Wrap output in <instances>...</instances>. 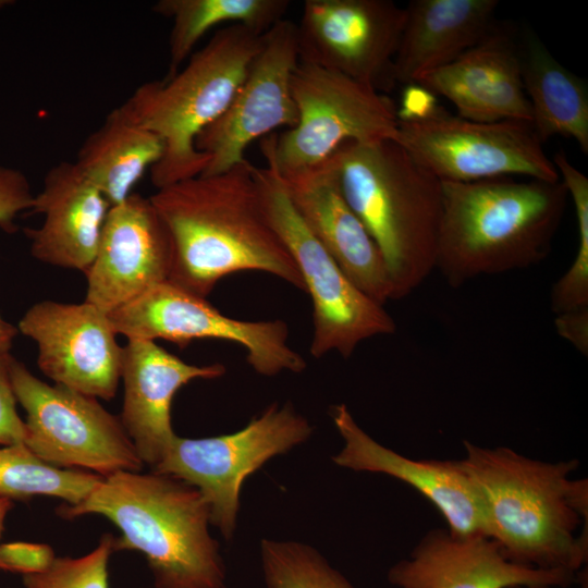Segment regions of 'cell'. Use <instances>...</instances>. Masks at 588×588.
<instances>
[{"instance_id":"cell-1","label":"cell","mask_w":588,"mask_h":588,"mask_svg":"<svg viewBox=\"0 0 588 588\" xmlns=\"http://www.w3.org/2000/svg\"><path fill=\"white\" fill-rule=\"evenodd\" d=\"M150 200L173 241L170 282L201 297L238 271L272 274L305 291L287 247L262 207L247 159L156 191Z\"/></svg>"},{"instance_id":"cell-2","label":"cell","mask_w":588,"mask_h":588,"mask_svg":"<svg viewBox=\"0 0 588 588\" xmlns=\"http://www.w3.org/2000/svg\"><path fill=\"white\" fill-rule=\"evenodd\" d=\"M461 460L479 501L485 534L510 561L573 574L587 561L588 480L578 461L544 462L464 441Z\"/></svg>"},{"instance_id":"cell-3","label":"cell","mask_w":588,"mask_h":588,"mask_svg":"<svg viewBox=\"0 0 588 588\" xmlns=\"http://www.w3.org/2000/svg\"><path fill=\"white\" fill-rule=\"evenodd\" d=\"M441 182L434 270L450 286L529 268L548 257L568 198L561 180Z\"/></svg>"},{"instance_id":"cell-4","label":"cell","mask_w":588,"mask_h":588,"mask_svg":"<svg viewBox=\"0 0 588 588\" xmlns=\"http://www.w3.org/2000/svg\"><path fill=\"white\" fill-rule=\"evenodd\" d=\"M57 514L109 519L121 531L113 551L143 553L156 588H226L219 543L208 528L209 506L195 487L176 477L117 471L81 502L60 505Z\"/></svg>"},{"instance_id":"cell-5","label":"cell","mask_w":588,"mask_h":588,"mask_svg":"<svg viewBox=\"0 0 588 588\" xmlns=\"http://www.w3.org/2000/svg\"><path fill=\"white\" fill-rule=\"evenodd\" d=\"M342 193L379 247L393 299L434 271L442 182L395 139L346 142L331 156Z\"/></svg>"},{"instance_id":"cell-6","label":"cell","mask_w":588,"mask_h":588,"mask_svg":"<svg viewBox=\"0 0 588 588\" xmlns=\"http://www.w3.org/2000/svg\"><path fill=\"white\" fill-rule=\"evenodd\" d=\"M262 42L264 34L241 24L220 28L176 73L143 83L121 105L163 143L150 169L157 189L206 170L210 158L196 148V138L229 107Z\"/></svg>"},{"instance_id":"cell-7","label":"cell","mask_w":588,"mask_h":588,"mask_svg":"<svg viewBox=\"0 0 588 588\" xmlns=\"http://www.w3.org/2000/svg\"><path fill=\"white\" fill-rule=\"evenodd\" d=\"M266 215L290 254L313 304L309 353L321 358L353 355L365 340L393 334L396 324L383 305L362 292L309 231L293 206L277 169L254 166Z\"/></svg>"},{"instance_id":"cell-8","label":"cell","mask_w":588,"mask_h":588,"mask_svg":"<svg viewBox=\"0 0 588 588\" xmlns=\"http://www.w3.org/2000/svg\"><path fill=\"white\" fill-rule=\"evenodd\" d=\"M291 87L297 124L260 142L267 163L280 174L323 162L346 142L396 138L397 108L387 94L303 61L293 71Z\"/></svg>"},{"instance_id":"cell-9","label":"cell","mask_w":588,"mask_h":588,"mask_svg":"<svg viewBox=\"0 0 588 588\" xmlns=\"http://www.w3.org/2000/svg\"><path fill=\"white\" fill-rule=\"evenodd\" d=\"M11 380L26 413L24 444L42 462L102 477L140 471L144 463L120 417L94 396L49 384L13 357Z\"/></svg>"},{"instance_id":"cell-10","label":"cell","mask_w":588,"mask_h":588,"mask_svg":"<svg viewBox=\"0 0 588 588\" xmlns=\"http://www.w3.org/2000/svg\"><path fill=\"white\" fill-rule=\"evenodd\" d=\"M395 140L440 181L507 176L560 181L543 143L525 121L478 122L438 106L426 117L399 120Z\"/></svg>"},{"instance_id":"cell-11","label":"cell","mask_w":588,"mask_h":588,"mask_svg":"<svg viewBox=\"0 0 588 588\" xmlns=\"http://www.w3.org/2000/svg\"><path fill=\"white\" fill-rule=\"evenodd\" d=\"M311 433V425L292 404L273 403L236 432L198 439L175 436L151 471L195 487L209 506L210 524L230 540L245 479Z\"/></svg>"},{"instance_id":"cell-12","label":"cell","mask_w":588,"mask_h":588,"mask_svg":"<svg viewBox=\"0 0 588 588\" xmlns=\"http://www.w3.org/2000/svg\"><path fill=\"white\" fill-rule=\"evenodd\" d=\"M108 315L117 334L127 340H166L181 347L194 340H223L242 346L248 365L261 376L299 373L306 368L305 358L290 345L285 321L225 316L207 298L170 281L148 289Z\"/></svg>"},{"instance_id":"cell-13","label":"cell","mask_w":588,"mask_h":588,"mask_svg":"<svg viewBox=\"0 0 588 588\" xmlns=\"http://www.w3.org/2000/svg\"><path fill=\"white\" fill-rule=\"evenodd\" d=\"M405 8L391 0H306L297 26L299 61L313 63L387 94Z\"/></svg>"},{"instance_id":"cell-14","label":"cell","mask_w":588,"mask_h":588,"mask_svg":"<svg viewBox=\"0 0 588 588\" xmlns=\"http://www.w3.org/2000/svg\"><path fill=\"white\" fill-rule=\"evenodd\" d=\"M298 61L297 26L283 19L264 34L262 46L229 107L197 136L196 148L210 158L200 175L230 170L246 160L250 143L278 127L297 124L291 79Z\"/></svg>"},{"instance_id":"cell-15","label":"cell","mask_w":588,"mask_h":588,"mask_svg":"<svg viewBox=\"0 0 588 588\" xmlns=\"http://www.w3.org/2000/svg\"><path fill=\"white\" fill-rule=\"evenodd\" d=\"M37 346V366L56 384L110 401L121 381L123 347L108 313L84 301L45 299L17 323Z\"/></svg>"},{"instance_id":"cell-16","label":"cell","mask_w":588,"mask_h":588,"mask_svg":"<svg viewBox=\"0 0 588 588\" xmlns=\"http://www.w3.org/2000/svg\"><path fill=\"white\" fill-rule=\"evenodd\" d=\"M171 234L150 197L132 193L111 206L94 260L86 271L84 301L111 313L169 280Z\"/></svg>"},{"instance_id":"cell-17","label":"cell","mask_w":588,"mask_h":588,"mask_svg":"<svg viewBox=\"0 0 588 588\" xmlns=\"http://www.w3.org/2000/svg\"><path fill=\"white\" fill-rule=\"evenodd\" d=\"M395 588H565L575 574L514 563L483 535L431 529L388 573Z\"/></svg>"},{"instance_id":"cell-18","label":"cell","mask_w":588,"mask_h":588,"mask_svg":"<svg viewBox=\"0 0 588 588\" xmlns=\"http://www.w3.org/2000/svg\"><path fill=\"white\" fill-rule=\"evenodd\" d=\"M280 175L296 211L347 278L380 305L393 299L384 258L347 204L331 157Z\"/></svg>"},{"instance_id":"cell-19","label":"cell","mask_w":588,"mask_h":588,"mask_svg":"<svg viewBox=\"0 0 588 588\" xmlns=\"http://www.w3.org/2000/svg\"><path fill=\"white\" fill-rule=\"evenodd\" d=\"M330 416L343 439L342 449L333 456L338 466L399 479L437 507L452 534L486 536L480 504L461 460L403 456L362 429L345 404L332 406Z\"/></svg>"},{"instance_id":"cell-20","label":"cell","mask_w":588,"mask_h":588,"mask_svg":"<svg viewBox=\"0 0 588 588\" xmlns=\"http://www.w3.org/2000/svg\"><path fill=\"white\" fill-rule=\"evenodd\" d=\"M224 365H193L156 341L131 339L123 346L121 422L144 464L154 468L175 438L172 402L195 379H217Z\"/></svg>"},{"instance_id":"cell-21","label":"cell","mask_w":588,"mask_h":588,"mask_svg":"<svg viewBox=\"0 0 588 588\" xmlns=\"http://www.w3.org/2000/svg\"><path fill=\"white\" fill-rule=\"evenodd\" d=\"M416 84L446 98L461 118L531 123L520 53L509 32L497 25L477 45L451 63L422 75Z\"/></svg>"},{"instance_id":"cell-22","label":"cell","mask_w":588,"mask_h":588,"mask_svg":"<svg viewBox=\"0 0 588 588\" xmlns=\"http://www.w3.org/2000/svg\"><path fill=\"white\" fill-rule=\"evenodd\" d=\"M110 204L74 161L51 167L30 213L40 226L25 229L32 256L50 266L86 273L96 255Z\"/></svg>"},{"instance_id":"cell-23","label":"cell","mask_w":588,"mask_h":588,"mask_svg":"<svg viewBox=\"0 0 588 588\" xmlns=\"http://www.w3.org/2000/svg\"><path fill=\"white\" fill-rule=\"evenodd\" d=\"M498 7V0L411 1L393 63L396 84H414L481 41Z\"/></svg>"},{"instance_id":"cell-24","label":"cell","mask_w":588,"mask_h":588,"mask_svg":"<svg viewBox=\"0 0 588 588\" xmlns=\"http://www.w3.org/2000/svg\"><path fill=\"white\" fill-rule=\"evenodd\" d=\"M163 152L159 136L132 120L121 106L82 144L74 161L110 206L126 199Z\"/></svg>"},{"instance_id":"cell-25","label":"cell","mask_w":588,"mask_h":588,"mask_svg":"<svg viewBox=\"0 0 588 588\" xmlns=\"http://www.w3.org/2000/svg\"><path fill=\"white\" fill-rule=\"evenodd\" d=\"M520 60L531 125L539 139L544 143L553 136L571 138L587 154V84L562 65L536 38L528 39Z\"/></svg>"},{"instance_id":"cell-26","label":"cell","mask_w":588,"mask_h":588,"mask_svg":"<svg viewBox=\"0 0 588 588\" xmlns=\"http://www.w3.org/2000/svg\"><path fill=\"white\" fill-rule=\"evenodd\" d=\"M289 0H160L152 10L171 19L169 73L173 75L191 57L200 38L224 23L241 24L265 34L284 19Z\"/></svg>"},{"instance_id":"cell-27","label":"cell","mask_w":588,"mask_h":588,"mask_svg":"<svg viewBox=\"0 0 588 588\" xmlns=\"http://www.w3.org/2000/svg\"><path fill=\"white\" fill-rule=\"evenodd\" d=\"M101 478L86 470L51 466L32 453L24 443L0 446V498L28 501L35 497H51L74 505Z\"/></svg>"},{"instance_id":"cell-28","label":"cell","mask_w":588,"mask_h":588,"mask_svg":"<svg viewBox=\"0 0 588 588\" xmlns=\"http://www.w3.org/2000/svg\"><path fill=\"white\" fill-rule=\"evenodd\" d=\"M552 161L573 201L578 231L575 257L550 293V308L558 315L588 307V177L563 151L554 154Z\"/></svg>"},{"instance_id":"cell-29","label":"cell","mask_w":588,"mask_h":588,"mask_svg":"<svg viewBox=\"0 0 588 588\" xmlns=\"http://www.w3.org/2000/svg\"><path fill=\"white\" fill-rule=\"evenodd\" d=\"M266 588H354L313 547L265 539L260 546Z\"/></svg>"},{"instance_id":"cell-30","label":"cell","mask_w":588,"mask_h":588,"mask_svg":"<svg viewBox=\"0 0 588 588\" xmlns=\"http://www.w3.org/2000/svg\"><path fill=\"white\" fill-rule=\"evenodd\" d=\"M112 534H103L97 547L79 558L56 556L41 574L22 576L25 588H109L108 563L113 551Z\"/></svg>"},{"instance_id":"cell-31","label":"cell","mask_w":588,"mask_h":588,"mask_svg":"<svg viewBox=\"0 0 588 588\" xmlns=\"http://www.w3.org/2000/svg\"><path fill=\"white\" fill-rule=\"evenodd\" d=\"M35 193L27 176L19 169L0 164V225L12 228L22 212H30Z\"/></svg>"},{"instance_id":"cell-32","label":"cell","mask_w":588,"mask_h":588,"mask_svg":"<svg viewBox=\"0 0 588 588\" xmlns=\"http://www.w3.org/2000/svg\"><path fill=\"white\" fill-rule=\"evenodd\" d=\"M56 554L46 543L13 541L0 543V571L25 575L41 574L53 563Z\"/></svg>"},{"instance_id":"cell-33","label":"cell","mask_w":588,"mask_h":588,"mask_svg":"<svg viewBox=\"0 0 588 588\" xmlns=\"http://www.w3.org/2000/svg\"><path fill=\"white\" fill-rule=\"evenodd\" d=\"M9 353L0 356V446L24 443L26 437L25 421L16 411V396L11 380V363Z\"/></svg>"},{"instance_id":"cell-34","label":"cell","mask_w":588,"mask_h":588,"mask_svg":"<svg viewBox=\"0 0 588 588\" xmlns=\"http://www.w3.org/2000/svg\"><path fill=\"white\" fill-rule=\"evenodd\" d=\"M558 334L579 353L588 354V307L558 314L554 319Z\"/></svg>"},{"instance_id":"cell-35","label":"cell","mask_w":588,"mask_h":588,"mask_svg":"<svg viewBox=\"0 0 588 588\" xmlns=\"http://www.w3.org/2000/svg\"><path fill=\"white\" fill-rule=\"evenodd\" d=\"M438 107L436 95L419 84H408L402 96L399 120L419 119L430 114Z\"/></svg>"},{"instance_id":"cell-36","label":"cell","mask_w":588,"mask_h":588,"mask_svg":"<svg viewBox=\"0 0 588 588\" xmlns=\"http://www.w3.org/2000/svg\"><path fill=\"white\" fill-rule=\"evenodd\" d=\"M17 333V327L13 326L0 316V356L10 353Z\"/></svg>"},{"instance_id":"cell-37","label":"cell","mask_w":588,"mask_h":588,"mask_svg":"<svg viewBox=\"0 0 588 588\" xmlns=\"http://www.w3.org/2000/svg\"><path fill=\"white\" fill-rule=\"evenodd\" d=\"M13 507V501L7 498H0V540L4 530V523L8 513Z\"/></svg>"},{"instance_id":"cell-38","label":"cell","mask_w":588,"mask_h":588,"mask_svg":"<svg viewBox=\"0 0 588 588\" xmlns=\"http://www.w3.org/2000/svg\"><path fill=\"white\" fill-rule=\"evenodd\" d=\"M511 588H520V587H511Z\"/></svg>"}]
</instances>
